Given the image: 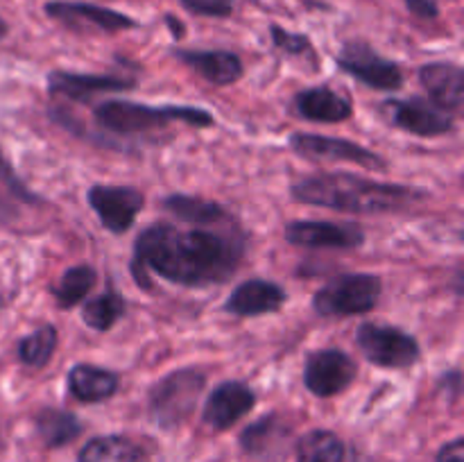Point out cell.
<instances>
[{
  "label": "cell",
  "mask_w": 464,
  "mask_h": 462,
  "mask_svg": "<svg viewBox=\"0 0 464 462\" xmlns=\"http://www.w3.org/2000/svg\"><path fill=\"white\" fill-rule=\"evenodd\" d=\"M420 82L430 100L447 111L456 113L464 98V72L458 63L433 62L420 68Z\"/></svg>",
  "instance_id": "cell-18"
},
{
  "label": "cell",
  "mask_w": 464,
  "mask_h": 462,
  "mask_svg": "<svg viewBox=\"0 0 464 462\" xmlns=\"http://www.w3.org/2000/svg\"><path fill=\"white\" fill-rule=\"evenodd\" d=\"M288 299V293L279 284L267 279H249L236 285L227 297L225 311L236 317H258L279 311Z\"/></svg>",
  "instance_id": "cell-16"
},
{
  "label": "cell",
  "mask_w": 464,
  "mask_h": 462,
  "mask_svg": "<svg viewBox=\"0 0 464 462\" xmlns=\"http://www.w3.org/2000/svg\"><path fill=\"white\" fill-rule=\"evenodd\" d=\"M285 435L284 424L276 415L263 417V419L254 421L252 426L243 430L240 435V444H243L245 453H252V456H266L267 451H272L275 444H279V439Z\"/></svg>",
  "instance_id": "cell-29"
},
{
  "label": "cell",
  "mask_w": 464,
  "mask_h": 462,
  "mask_svg": "<svg viewBox=\"0 0 464 462\" xmlns=\"http://www.w3.org/2000/svg\"><path fill=\"white\" fill-rule=\"evenodd\" d=\"M343 72L376 91H399L403 86V72L399 63L385 59L365 41H347L335 57Z\"/></svg>",
  "instance_id": "cell-8"
},
{
  "label": "cell",
  "mask_w": 464,
  "mask_h": 462,
  "mask_svg": "<svg viewBox=\"0 0 464 462\" xmlns=\"http://www.w3.org/2000/svg\"><path fill=\"white\" fill-rule=\"evenodd\" d=\"M121 388L116 371L104 367L80 362L68 371V390L82 403H100L111 399Z\"/></svg>",
  "instance_id": "cell-20"
},
{
  "label": "cell",
  "mask_w": 464,
  "mask_h": 462,
  "mask_svg": "<svg viewBox=\"0 0 464 462\" xmlns=\"http://www.w3.org/2000/svg\"><path fill=\"white\" fill-rule=\"evenodd\" d=\"M295 111L313 122H344L352 118L353 107L344 95L335 93L329 86H311L295 95Z\"/></svg>",
  "instance_id": "cell-19"
},
{
  "label": "cell",
  "mask_w": 464,
  "mask_h": 462,
  "mask_svg": "<svg viewBox=\"0 0 464 462\" xmlns=\"http://www.w3.org/2000/svg\"><path fill=\"white\" fill-rule=\"evenodd\" d=\"M36 430L45 447L57 448L63 444H71L72 439L80 438L82 421L72 412L57 410V408H45L36 415Z\"/></svg>",
  "instance_id": "cell-24"
},
{
  "label": "cell",
  "mask_w": 464,
  "mask_h": 462,
  "mask_svg": "<svg viewBox=\"0 0 464 462\" xmlns=\"http://www.w3.org/2000/svg\"><path fill=\"white\" fill-rule=\"evenodd\" d=\"M270 34L272 43L284 54H290V57H306L308 54V57H313V45L306 34H297V32L284 30L279 25H270Z\"/></svg>",
  "instance_id": "cell-30"
},
{
  "label": "cell",
  "mask_w": 464,
  "mask_h": 462,
  "mask_svg": "<svg viewBox=\"0 0 464 462\" xmlns=\"http://www.w3.org/2000/svg\"><path fill=\"white\" fill-rule=\"evenodd\" d=\"M98 281V272L91 265H72L62 274L59 284L53 288L59 308H75Z\"/></svg>",
  "instance_id": "cell-26"
},
{
  "label": "cell",
  "mask_w": 464,
  "mask_h": 462,
  "mask_svg": "<svg viewBox=\"0 0 464 462\" xmlns=\"http://www.w3.org/2000/svg\"><path fill=\"white\" fill-rule=\"evenodd\" d=\"M285 240L308 249H358L365 243V231L349 222L295 220L285 226Z\"/></svg>",
  "instance_id": "cell-13"
},
{
  "label": "cell",
  "mask_w": 464,
  "mask_h": 462,
  "mask_svg": "<svg viewBox=\"0 0 464 462\" xmlns=\"http://www.w3.org/2000/svg\"><path fill=\"white\" fill-rule=\"evenodd\" d=\"M403 3H406L408 12H412L420 18H426V21L440 16L438 0H403Z\"/></svg>",
  "instance_id": "cell-32"
},
{
  "label": "cell",
  "mask_w": 464,
  "mask_h": 462,
  "mask_svg": "<svg viewBox=\"0 0 464 462\" xmlns=\"http://www.w3.org/2000/svg\"><path fill=\"white\" fill-rule=\"evenodd\" d=\"M290 148L299 157L308 161H344L356 163V166L367 168V170H385L388 163L381 154L362 148L347 139H334V136L308 134V131H295L290 136Z\"/></svg>",
  "instance_id": "cell-9"
},
{
  "label": "cell",
  "mask_w": 464,
  "mask_h": 462,
  "mask_svg": "<svg viewBox=\"0 0 464 462\" xmlns=\"http://www.w3.org/2000/svg\"><path fill=\"white\" fill-rule=\"evenodd\" d=\"M175 57L216 86H231L243 77L238 54L229 50H175Z\"/></svg>",
  "instance_id": "cell-17"
},
{
  "label": "cell",
  "mask_w": 464,
  "mask_h": 462,
  "mask_svg": "<svg viewBox=\"0 0 464 462\" xmlns=\"http://www.w3.org/2000/svg\"><path fill=\"white\" fill-rule=\"evenodd\" d=\"M435 462H464V439L456 438L453 442L444 444Z\"/></svg>",
  "instance_id": "cell-33"
},
{
  "label": "cell",
  "mask_w": 464,
  "mask_h": 462,
  "mask_svg": "<svg viewBox=\"0 0 464 462\" xmlns=\"http://www.w3.org/2000/svg\"><path fill=\"white\" fill-rule=\"evenodd\" d=\"M245 254L240 231H181L168 222L145 226L134 240L131 276L140 288L152 285L150 274L186 288L216 285L234 276Z\"/></svg>",
  "instance_id": "cell-1"
},
{
  "label": "cell",
  "mask_w": 464,
  "mask_h": 462,
  "mask_svg": "<svg viewBox=\"0 0 464 462\" xmlns=\"http://www.w3.org/2000/svg\"><path fill=\"white\" fill-rule=\"evenodd\" d=\"M356 344L372 365L388 367V370L415 365L421 353L415 335L381 322H362L356 331Z\"/></svg>",
  "instance_id": "cell-6"
},
{
  "label": "cell",
  "mask_w": 464,
  "mask_h": 462,
  "mask_svg": "<svg viewBox=\"0 0 464 462\" xmlns=\"http://www.w3.org/2000/svg\"><path fill=\"white\" fill-rule=\"evenodd\" d=\"M383 284L376 274L347 272L338 274L313 294V308L322 317H349L370 313L379 303Z\"/></svg>",
  "instance_id": "cell-4"
},
{
  "label": "cell",
  "mask_w": 464,
  "mask_h": 462,
  "mask_svg": "<svg viewBox=\"0 0 464 462\" xmlns=\"http://www.w3.org/2000/svg\"><path fill=\"white\" fill-rule=\"evenodd\" d=\"M295 202L347 213L406 211L426 197V190L365 179L352 172H322L304 177L290 188Z\"/></svg>",
  "instance_id": "cell-2"
},
{
  "label": "cell",
  "mask_w": 464,
  "mask_h": 462,
  "mask_svg": "<svg viewBox=\"0 0 464 462\" xmlns=\"http://www.w3.org/2000/svg\"><path fill=\"white\" fill-rule=\"evenodd\" d=\"M440 385H447V388H451V397L456 399L458 394H460V390H462L460 370H451V371H447V374H442V379H440Z\"/></svg>",
  "instance_id": "cell-34"
},
{
  "label": "cell",
  "mask_w": 464,
  "mask_h": 462,
  "mask_svg": "<svg viewBox=\"0 0 464 462\" xmlns=\"http://www.w3.org/2000/svg\"><path fill=\"white\" fill-rule=\"evenodd\" d=\"M57 342V329L53 324H44L18 342V358H21L23 365L32 367V370H41L53 358Z\"/></svg>",
  "instance_id": "cell-28"
},
{
  "label": "cell",
  "mask_w": 464,
  "mask_h": 462,
  "mask_svg": "<svg viewBox=\"0 0 464 462\" xmlns=\"http://www.w3.org/2000/svg\"><path fill=\"white\" fill-rule=\"evenodd\" d=\"M95 122L113 134H139V131L157 130L170 122H186L193 127H213L216 118L211 111L199 107H150V104L127 102V100H107L100 102L93 111Z\"/></svg>",
  "instance_id": "cell-3"
},
{
  "label": "cell",
  "mask_w": 464,
  "mask_h": 462,
  "mask_svg": "<svg viewBox=\"0 0 464 462\" xmlns=\"http://www.w3.org/2000/svg\"><path fill=\"white\" fill-rule=\"evenodd\" d=\"M236 0H181L188 12L198 14V16H211V18H227L234 12Z\"/></svg>",
  "instance_id": "cell-31"
},
{
  "label": "cell",
  "mask_w": 464,
  "mask_h": 462,
  "mask_svg": "<svg viewBox=\"0 0 464 462\" xmlns=\"http://www.w3.org/2000/svg\"><path fill=\"white\" fill-rule=\"evenodd\" d=\"M256 403V394L243 380H225L208 394L204 403V424L213 430H227L243 419Z\"/></svg>",
  "instance_id": "cell-14"
},
{
  "label": "cell",
  "mask_w": 464,
  "mask_h": 462,
  "mask_svg": "<svg viewBox=\"0 0 464 462\" xmlns=\"http://www.w3.org/2000/svg\"><path fill=\"white\" fill-rule=\"evenodd\" d=\"M166 23H168V27H170V30H172V34H175L177 39H179V36L184 34V27H181V23L177 21V18H172V16H166Z\"/></svg>",
  "instance_id": "cell-35"
},
{
  "label": "cell",
  "mask_w": 464,
  "mask_h": 462,
  "mask_svg": "<svg viewBox=\"0 0 464 462\" xmlns=\"http://www.w3.org/2000/svg\"><path fill=\"white\" fill-rule=\"evenodd\" d=\"M358 365L343 349H320L308 356L304 367V385L315 397L329 399L344 392L356 380Z\"/></svg>",
  "instance_id": "cell-10"
},
{
  "label": "cell",
  "mask_w": 464,
  "mask_h": 462,
  "mask_svg": "<svg viewBox=\"0 0 464 462\" xmlns=\"http://www.w3.org/2000/svg\"><path fill=\"white\" fill-rule=\"evenodd\" d=\"M41 204L44 199L23 184L7 159L0 154V222L9 225L16 217L18 207H41Z\"/></svg>",
  "instance_id": "cell-23"
},
{
  "label": "cell",
  "mask_w": 464,
  "mask_h": 462,
  "mask_svg": "<svg viewBox=\"0 0 464 462\" xmlns=\"http://www.w3.org/2000/svg\"><path fill=\"white\" fill-rule=\"evenodd\" d=\"M381 116L397 130L408 131L421 139H433V136L451 134L456 127V116L430 98H392L381 104Z\"/></svg>",
  "instance_id": "cell-7"
},
{
  "label": "cell",
  "mask_w": 464,
  "mask_h": 462,
  "mask_svg": "<svg viewBox=\"0 0 464 462\" xmlns=\"http://www.w3.org/2000/svg\"><path fill=\"white\" fill-rule=\"evenodd\" d=\"M44 12L50 18L75 32H122L134 30L139 23L127 14L116 9L102 7L93 3H72V0H50L45 3Z\"/></svg>",
  "instance_id": "cell-11"
},
{
  "label": "cell",
  "mask_w": 464,
  "mask_h": 462,
  "mask_svg": "<svg viewBox=\"0 0 464 462\" xmlns=\"http://www.w3.org/2000/svg\"><path fill=\"white\" fill-rule=\"evenodd\" d=\"M89 207L111 234H125L143 208L145 197L131 186H93L86 195Z\"/></svg>",
  "instance_id": "cell-12"
},
{
  "label": "cell",
  "mask_w": 464,
  "mask_h": 462,
  "mask_svg": "<svg viewBox=\"0 0 464 462\" xmlns=\"http://www.w3.org/2000/svg\"><path fill=\"white\" fill-rule=\"evenodd\" d=\"M163 208L172 213L179 220L190 222V225H220V222H229V213L220 207V204L211 202V199L195 197V195L172 193L163 199Z\"/></svg>",
  "instance_id": "cell-22"
},
{
  "label": "cell",
  "mask_w": 464,
  "mask_h": 462,
  "mask_svg": "<svg viewBox=\"0 0 464 462\" xmlns=\"http://www.w3.org/2000/svg\"><path fill=\"white\" fill-rule=\"evenodd\" d=\"M136 82L121 75H91V72L53 71L48 75V93L72 102H89L98 93L134 89Z\"/></svg>",
  "instance_id": "cell-15"
},
{
  "label": "cell",
  "mask_w": 464,
  "mask_h": 462,
  "mask_svg": "<svg viewBox=\"0 0 464 462\" xmlns=\"http://www.w3.org/2000/svg\"><path fill=\"white\" fill-rule=\"evenodd\" d=\"M122 315H125V299L111 288L86 302L84 308H82V320L93 331L113 329Z\"/></svg>",
  "instance_id": "cell-27"
},
{
  "label": "cell",
  "mask_w": 464,
  "mask_h": 462,
  "mask_svg": "<svg viewBox=\"0 0 464 462\" xmlns=\"http://www.w3.org/2000/svg\"><path fill=\"white\" fill-rule=\"evenodd\" d=\"M207 376L199 370H177L150 390V415L161 428H175L193 412Z\"/></svg>",
  "instance_id": "cell-5"
},
{
  "label": "cell",
  "mask_w": 464,
  "mask_h": 462,
  "mask_svg": "<svg viewBox=\"0 0 464 462\" xmlns=\"http://www.w3.org/2000/svg\"><path fill=\"white\" fill-rule=\"evenodd\" d=\"M7 32H9L7 23H5L3 16H0V39H5V36H7Z\"/></svg>",
  "instance_id": "cell-36"
},
{
  "label": "cell",
  "mask_w": 464,
  "mask_h": 462,
  "mask_svg": "<svg viewBox=\"0 0 464 462\" xmlns=\"http://www.w3.org/2000/svg\"><path fill=\"white\" fill-rule=\"evenodd\" d=\"M140 451L122 435H100L89 439L80 451V462H139Z\"/></svg>",
  "instance_id": "cell-25"
},
{
  "label": "cell",
  "mask_w": 464,
  "mask_h": 462,
  "mask_svg": "<svg viewBox=\"0 0 464 462\" xmlns=\"http://www.w3.org/2000/svg\"><path fill=\"white\" fill-rule=\"evenodd\" d=\"M297 462H358V457L352 444L334 430L315 428L299 439Z\"/></svg>",
  "instance_id": "cell-21"
}]
</instances>
